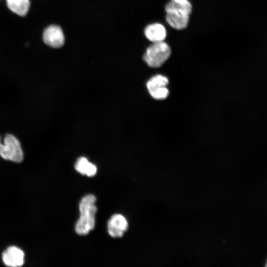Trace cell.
I'll return each mask as SVG.
<instances>
[{
  "instance_id": "1",
  "label": "cell",
  "mask_w": 267,
  "mask_h": 267,
  "mask_svg": "<svg viewBox=\"0 0 267 267\" xmlns=\"http://www.w3.org/2000/svg\"><path fill=\"white\" fill-rule=\"evenodd\" d=\"M95 202L96 197L93 194H88L81 199L79 203L80 216L75 225L78 234L85 235L94 229L95 215L97 212Z\"/></svg>"
},
{
  "instance_id": "2",
  "label": "cell",
  "mask_w": 267,
  "mask_h": 267,
  "mask_svg": "<svg viewBox=\"0 0 267 267\" xmlns=\"http://www.w3.org/2000/svg\"><path fill=\"white\" fill-rule=\"evenodd\" d=\"M165 11L168 23L173 28L182 30L188 25L192 5H183L171 0L166 4Z\"/></svg>"
},
{
  "instance_id": "3",
  "label": "cell",
  "mask_w": 267,
  "mask_h": 267,
  "mask_svg": "<svg viewBox=\"0 0 267 267\" xmlns=\"http://www.w3.org/2000/svg\"><path fill=\"white\" fill-rule=\"evenodd\" d=\"M170 54V46L166 43L163 41L153 43L146 49L143 58L149 66L158 68L166 61Z\"/></svg>"
},
{
  "instance_id": "4",
  "label": "cell",
  "mask_w": 267,
  "mask_h": 267,
  "mask_svg": "<svg viewBox=\"0 0 267 267\" xmlns=\"http://www.w3.org/2000/svg\"><path fill=\"white\" fill-rule=\"evenodd\" d=\"M0 156L3 159L20 163L23 159V152L19 140L14 135L7 134L4 144H0Z\"/></svg>"
},
{
  "instance_id": "5",
  "label": "cell",
  "mask_w": 267,
  "mask_h": 267,
  "mask_svg": "<svg viewBox=\"0 0 267 267\" xmlns=\"http://www.w3.org/2000/svg\"><path fill=\"white\" fill-rule=\"evenodd\" d=\"M168 78L162 75H156L151 78L146 84L149 93L154 99L162 100L166 98L169 91L167 88Z\"/></svg>"
},
{
  "instance_id": "6",
  "label": "cell",
  "mask_w": 267,
  "mask_h": 267,
  "mask_svg": "<svg viewBox=\"0 0 267 267\" xmlns=\"http://www.w3.org/2000/svg\"><path fill=\"white\" fill-rule=\"evenodd\" d=\"M43 39L44 43L53 48H59L64 43L65 38L61 28L55 25H51L45 29Z\"/></svg>"
},
{
  "instance_id": "7",
  "label": "cell",
  "mask_w": 267,
  "mask_h": 267,
  "mask_svg": "<svg viewBox=\"0 0 267 267\" xmlns=\"http://www.w3.org/2000/svg\"><path fill=\"white\" fill-rule=\"evenodd\" d=\"M128 228V224L126 219L120 214L113 215L108 222V233L114 238L122 237Z\"/></svg>"
},
{
  "instance_id": "8",
  "label": "cell",
  "mask_w": 267,
  "mask_h": 267,
  "mask_svg": "<svg viewBox=\"0 0 267 267\" xmlns=\"http://www.w3.org/2000/svg\"><path fill=\"white\" fill-rule=\"evenodd\" d=\"M2 259L4 264L9 267H20L24 262V253L15 246L8 247L2 253Z\"/></svg>"
},
{
  "instance_id": "9",
  "label": "cell",
  "mask_w": 267,
  "mask_h": 267,
  "mask_svg": "<svg viewBox=\"0 0 267 267\" xmlns=\"http://www.w3.org/2000/svg\"><path fill=\"white\" fill-rule=\"evenodd\" d=\"M144 34L150 41L158 43L164 41L167 32L163 25L156 23L147 26L144 29Z\"/></svg>"
},
{
  "instance_id": "10",
  "label": "cell",
  "mask_w": 267,
  "mask_h": 267,
  "mask_svg": "<svg viewBox=\"0 0 267 267\" xmlns=\"http://www.w3.org/2000/svg\"><path fill=\"white\" fill-rule=\"evenodd\" d=\"M8 8L20 16H25L30 8L29 0H5Z\"/></svg>"
},
{
  "instance_id": "11",
  "label": "cell",
  "mask_w": 267,
  "mask_h": 267,
  "mask_svg": "<svg viewBox=\"0 0 267 267\" xmlns=\"http://www.w3.org/2000/svg\"><path fill=\"white\" fill-rule=\"evenodd\" d=\"M76 170L82 175L88 177L94 176L97 172L96 166L89 162L87 159L84 157L78 159L75 164Z\"/></svg>"
},
{
  "instance_id": "12",
  "label": "cell",
  "mask_w": 267,
  "mask_h": 267,
  "mask_svg": "<svg viewBox=\"0 0 267 267\" xmlns=\"http://www.w3.org/2000/svg\"><path fill=\"white\" fill-rule=\"evenodd\" d=\"M173 0L175 2L178 4L183 5H191L190 2L188 0Z\"/></svg>"
},
{
  "instance_id": "13",
  "label": "cell",
  "mask_w": 267,
  "mask_h": 267,
  "mask_svg": "<svg viewBox=\"0 0 267 267\" xmlns=\"http://www.w3.org/2000/svg\"><path fill=\"white\" fill-rule=\"evenodd\" d=\"M265 266L267 267V260L266 261Z\"/></svg>"
}]
</instances>
